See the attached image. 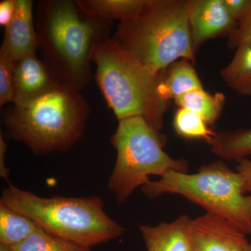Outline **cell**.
Listing matches in <instances>:
<instances>
[{
  "mask_svg": "<svg viewBox=\"0 0 251 251\" xmlns=\"http://www.w3.org/2000/svg\"><path fill=\"white\" fill-rule=\"evenodd\" d=\"M16 0L0 1V25L4 28L9 24L16 11Z\"/></svg>",
  "mask_w": 251,
  "mask_h": 251,
  "instance_id": "obj_25",
  "label": "cell"
},
{
  "mask_svg": "<svg viewBox=\"0 0 251 251\" xmlns=\"http://www.w3.org/2000/svg\"><path fill=\"white\" fill-rule=\"evenodd\" d=\"M111 144L117 160L108 188L119 204L125 202L136 188L151 181V175L163 176L170 171L188 173V161L175 159L164 151L167 137L153 128L143 116L119 120Z\"/></svg>",
  "mask_w": 251,
  "mask_h": 251,
  "instance_id": "obj_7",
  "label": "cell"
},
{
  "mask_svg": "<svg viewBox=\"0 0 251 251\" xmlns=\"http://www.w3.org/2000/svg\"><path fill=\"white\" fill-rule=\"evenodd\" d=\"M0 251H13L11 247L0 244Z\"/></svg>",
  "mask_w": 251,
  "mask_h": 251,
  "instance_id": "obj_27",
  "label": "cell"
},
{
  "mask_svg": "<svg viewBox=\"0 0 251 251\" xmlns=\"http://www.w3.org/2000/svg\"><path fill=\"white\" fill-rule=\"evenodd\" d=\"M6 144L4 142L2 135H0V175L1 177L8 179L9 175V170L5 164V153L6 151Z\"/></svg>",
  "mask_w": 251,
  "mask_h": 251,
  "instance_id": "obj_26",
  "label": "cell"
},
{
  "mask_svg": "<svg viewBox=\"0 0 251 251\" xmlns=\"http://www.w3.org/2000/svg\"><path fill=\"white\" fill-rule=\"evenodd\" d=\"M244 251H251V243H248L247 245L246 246Z\"/></svg>",
  "mask_w": 251,
  "mask_h": 251,
  "instance_id": "obj_28",
  "label": "cell"
},
{
  "mask_svg": "<svg viewBox=\"0 0 251 251\" xmlns=\"http://www.w3.org/2000/svg\"><path fill=\"white\" fill-rule=\"evenodd\" d=\"M33 5L31 0H16L14 17L5 27L4 39L0 48L1 58L16 64L20 59L37 52Z\"/></svg>",
  "mask_w": 251,
  "mask_h": 251,
  "instance_id": "obj_11",
  "label": "cell"
},
{
  "mask_svg": "<svg viewBox=\"0 0 251 251\" xmlns=\"http://www.w3.org/2000/svg\"><path fill=\"white\" fill-rule=\"evenodd\" d=\"M38 226L0 201V244L12 247L27 239Z\"/></svg>",
  "mask_w": 251,
  "mask_h": 251,
  "instance_id": "obj_17",
  "label": "cell"
},
{
  "mask_svg": "<svg viewBox=\"0 0 251 251\" xmlns=\"http://www.w3.org/2000/svg\"><path fill=\"white\" fill-rule=\"evenodd\" d=\"M38 52L63 83L80 91L92 81L90 64L110 39L113 21L96 17L77 0H41L36 6Z\"/></svg>",
  "mask_w": 251,
  "mask_h": 251,
  "instance_id": "obj_1",
  "label": "cell"
},
{
  "mask_svg": "<svg viewBox=\"0 0 251 251\" xmlns=\"http://www.w3.org/2000/svg\"><path fill=\"white\" fill-rule=\"evenodd\" d=\"M193 64L182 59L167 69L160 86V93L165 100L170 102L188 92L204 88Z\"/></svg>",
  "mask_w": 251,
  "mask_h": 251,
  "instance_id": "obj_13",
  "label": "cell"
},
{
  "mask_svg": "<svg viewBox=\"0 0 251 251\" xmlns=\"http://www.w3.org/2000/svg\"><path fill=\"white\" fill-rule=\"evenodd\" d=\"M236 171L242 176L243 191L245 194L249 193L251 196V161L248 158L237 161Z\"/></svg>",
  "mask_w": 251,
  "mask_h": 251,
  "instance_id": "obj_24",
  "label": "cell"
},
{
  "mask_svg": "<svg viewBox=\"0 0 251 251\" xmlns=\"http://www.w3.org/2000/svg\"><path fill=\"white\" fill-rule=\"evenodd\" d=\"M209 145L211 152L223 159L247 158L251 156V128L216 133Z\"/></svg>",
  "mask_w": 251,
  "mask_h": 251,
  "instance_id": "obj_16",
  "label": "cell"
},
{
  "mask_svg": "<svg viewBox=\"0 0 251 251\" xmlns=\"http://www.w3.org/2000/svg\"><path fill=\"white\" fill-rule=\"evenodd\" d=\"M142 188L150 199L164 193L179 195L251 234V196L244 193L241 175L224 161L201 167L193 174L170 171Z\"/></svg>",
  "mask_w": 251,
  "mask_h": 251,
  "instance_id": "obj_6",
  "label": "cell"
},
{
  "mask_svg": "<svg viewBox=\"0 0 251 251\" xmlns=\"http://www.w3.org/2000/svg\"><path fill=\"white\" fill-rule=\"evenodd\" d=\"M80 91L67 84L25 106L13 105L3 114L6 135L36 154L65 151L80 140L90 115Z\"/></svg>",
  "mask_w": 251,
  "mask_h": 251,
  "instance_id": "obj_2",
  "label": "cell"
},
{
  "mask_svg": "<svg viewBox=\"0 0 251 251\" xmlns=\"http://www.w3.org/2000/svg\"><path fill=\"white\" fill-rule=\"evenodd\" d=\"M186 7L196 54L209 39L229 36L237 27L223 0H186Z\"/></svg>",
  "mask_w": 251,
  "mask_h": 251,
  "instance_id": "obj_8",
  "label": "cell"
},
{
  "mask_svg": "<svg viewBox=\"0 0 251 251\" xmlns=\"http://www.w3.org/2000/svg\"><path fill=\"white\" fill-rule=\"evenodd\" d=\"M89 14L107 21L120 22L136 16L146 0H77Z\"/></svg>",
  "mask_w": 251,
  "mask_h": 251,
  "instance_id": "obj_18",
  "label": "cell"
},
{
  "mask_svg": "<svg viewBox=\"0 0 251 251\" xmlns=\"http://www.w3.org/2000/svg\"><path fill=\"white\" fill-rule=\"evenodd\" d=\"M220 75L231 90L251 97V41L236 49L232 60L221 71Z\"/></svg>",
  "mask_w": 251,
  "mask_h": 251,
  "instance_id": "obj_14",
  "label": "cell"
},
{
  "mask_svg": "<svg viewBox=\"0 0 251 251\" xmlns=\"http://www.w3.org/2000/svg\"><path fill=\"white\" fill-rule=\"evenodd\" d=\"M62 84L57 74L36 53L28 55L14 65L13 105L25 106Z\"/></svg>",
  "mask_w": 251,
  "mask_h": 251,
  "instance_id": "obj_10",
  "label": "cell"
},
{
  "mask_svg": "<svg viewBox=\"0 0 251 251\" xmlns=\"http://www.w3.org/2000/svg\"><path fill=\"white\" fill-rule=\"evenodd\" d=\"M92 62L96 65L94 79L118 120L140 115L161 131L170 106L160 93L165 73L151 72L111 37L98 46Z\"/></svg>",
  "mask_w": 251,
  "mask_h": 251,
  "instance_id": "obj_4",
  "label": "cell"
},
{
  "mask_svg": "<svg viewBox=\"0 0 251 251\" xmlns=\"http://www.w3.org/2000/svg\"><path fill=\"white\" fill-rule=\"evenodd\" d=\"M14 63L0 57V106L14 101Z\"/></svg>",
  "mask_w": 251,
  "mask_h": 251,
  "instance_id": "obj_21",
  "label": "cell"
},
{
  "mask_svg": "<svg viewBox=\"0 0 251 251\" xmlns=\"http://www.w3.org/2000/svg\"><path fill=\"white\" fill-rule=\"evenodd\" d=\"M191 235L194 251H244L249 243L237 226L209 213L191 219Z\"/></svg>",
  "mask_w": 251,
  "mask_h": 251,
  "instance_id": "obj_9",
  "label": "cell"
},
{
  "mask_svg": "<svg viewBox=\"0 0 251 251\" xmlns=\"http://www.w3.org/2000/svg\"><path fill=\"white\" fill-rule=\"evenodd\" d=\"M186 0H146L134 17L119 23L112 40L156 74L180 59L196 62Z\"/></svg>",
  "mask_w": 251,
  "mask_h": 251,
  "instance_id": "obj_3",
  "label": "cell"
},
{
  "mask_svg": "<svg viewBox=\"0 0 251 251\" xmlns=\"http://www.w3.org/2000/svg\"><path fill=\"white\" fill-rule=\"evenodd\" d=\"M173 126L175 132L181 138L205 140L208 144L216 134L202 117L186 108H179L176 110Z\"/></svg>",
  "mask_w": 251,
  "mask_h": 251,
  "instance_id": "obj_20",
  "label": "cell"
},
{
  "mask_svg": "<svg viewBox=\"0 0 251 251\" xmlns=\"http://www.w3.org/2000/svg\"><path fill=\"white\" fill-rule=\"evenodd\" d=\"M251 41V12L244 21L238 23L237 27L227 38V46L236 50L239 46Z\"/></svg>",
  "mask_w": 251,
  "mask_h": 251,
  "instance_id": "obj_22",
  "label": "cell"
},
{
  "mask_svg": "<svg viewBox=\"0 0 251 251\" xmlns=\"http://www.w3.org/2000/svg\"><path fill=\"white\" fill-rule=\"evenodd\" d=\"M13 251H91V248L50 234L41 227L25 240L11 247Z\"/></svg>",
  "mask_w": 251,
  "mask_h": 251,
  "instance_id": "obj_19",
  "label": "cell"
},
{
  "mask_svg": "<svg viewBox=\"0 0 251 251\" xmlns=\"http://www.w3.org/2000/svg\"><path fill=\"white\" fill-rule=\"evenodd\" d=\"M191 219L179 216L156 226H140L148 251H194L191 235Z\"/></svg>",
  "mask_w": 251,
  "mask_h": 251,
  "instance_id": "obj_12",
  "label": "cell"
},
{
  "mask_svg": "<svg viewBox=\"0 0 251 251\" xmlns=\"http://www.w3.org/2000/svg\"><path fill=\"white\" fill-rule=\"evenodd\" d=\"M225 6L237 23L242 22L251 12V0H223Z\"/></svg>",
  "mask_w": 251,
  "mask_h": 251,
  "instance_id": "obj_23",
  "label": "cell"
},
{
  "mask_svg": "<svg viewBox=\"0 0 251 251\" xmlns=\"http://www.w3.org/2000/svg\"><path fill=\"white\" fill-rule=\"evenodd\" d=\"M0 201L49 233L84 247L113 240L125 232L107 215L103 200L97 196L43 198L9 183Z\"/></svg>",
  "mask_w": 251,
  "mask_h": 251,
  "instance_id": "obj_5",
  "label": "cell"
},
{
  "mask_svg": "<svg viewBox=\"0 0 251 251\" xmlns=\"http://www.w3.org/2000/svg\"><path fill=\"white\" fill-rule=\"evenodd\" d=\"M226 96L222 92L211 94L198 89L175 99L178 108L188 109L202 117L209 126L214 125L222 115Z\"/></svg>",
  "mask_w": 251,
  "mask_h": 251,
  "instance_id": "obj_15",
  "label": "cell"
}]
</instances>
